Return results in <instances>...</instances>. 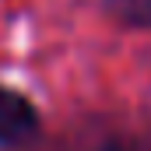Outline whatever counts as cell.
Listing matches in <instances>:
<instances>
[{
  "label": "cell",
  "mask_w": 151,
  "mask_h": 151,
  "mask_svg": "<svg viewBox=\"0 0 151 151\" xmlns=\"http://www.w3.org/2000/svg\"><path fill=\"white\" fill-rule=\"evenodd\" d=\"M35 134V109L0 84V144H21Z\"/></svg>",
  "instance_id": "obj_1"
},
{
  "label": "cell",
  "mask_w": 151,
  "mask_h": 151,
  "mask_svg": "<svg viewBox=\"0 0 151 151\" xmlns=\"http://www.w3.org/2000/svg\"><path fill=\"white\" fill-rule=\"evenodd\" d=\"M106 7L113 11L123 25L151 28V0H106Z\"/></svg>",
  "instance_id": "obj_2"
}]
</instances>
